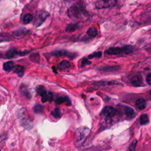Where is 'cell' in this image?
<instances>
[{"instance_id":"1","label":"cell","mask_w":151,"mask_h":151,"mask_svg":"<svg viewBox=\"0 0 151 151\" xmlns=\"http://www.w3.org/2000/svg\"><path fill=\"white\" fill-rule=\"evenodd\" d=\"M90 133V129L86 127H80L76 131L74 135V144L76 147H80Z\"/></svg>"},{"instance_id":"2","label":"cell","mask_w":151,"mask_h":151,"mask_svg":"<svg viewBox=\"0 0 151 151\" xmlns=\"http://www.w3.org/2000/svg\"><path fill=\"white\" fill-rule=\"evenodd\" d=\"M68 15L70 18L76 19H83L87 16L86 11L77 5L71 6L68 10Z\"/></svg>"},{"instance_id":"3","label":"cell","mask_w":151,"mask_h":151,"mask_svg":"<svg viewBox=\"0 0 151 151\" xmlns=\"http://www.w3.org/2000/svg\"><path fill=\"white\" fill-rule=\"evenodd\" d=\"M116 4V0H96L95 5L99 9L107 8L114 6Z\"/></svg>"},{"instance_id":"4","label":"cell","mask_w":151,"mask_h":151,"mask_svg":"<svg viewBox=\"0 0 151 151\" xmlns=\"http://www.w3.org/2000/svg\"><path fill=\"white\" fill-rule=\"evenodd\" d=\"M48 15H49L48 13L46 11H41L38 12L35 19L36 26L40 25L45 20V19L48 16Z\"/></svg>"},{"instance_id":"5","label":"cell","mask_w":151,"mask_h":151,"mask_svg":"<svg viewBox=\"0 0 151 151\" xmlns=\"http://www.w3.org/2000/svg\"><path fill=\"white\" fill-rule=\"evenodd\" d=\"M103 113L107 117H111L115 115L116 110L113 107L107 106L104 108L103 110Z\"/></svg>"},{"instance_id":"6","label":"cell","mask_w":151,"mask_h":151,"mask_svg":"<svg viewBox=\"0 0 151 151\" xmlns=\"http://www.w3.org/2000/svg\"><path fill=\"white\" fill-rule=\"evenodd\" d=\"M130 83L132 85H133L136 87L141 86L143 83L142 76H139V75L133 76L130 79Z\"/></svg>"},{"instance_id":"7","label":"cell","mask_w":151,"mask_h":151,"mask_svg":"<svg viewBox=\"0 0 151 151\" xmlns=\"http://www.w3.org/2000/svg\"><path fill=\"white\" fill-rule=\"evenodd\" d=\"M105 52L109 55H118L122 53V48L119 47H111L106 50Z\"/></svg>"},{"instance_id":"8","label":"cell","mask_w":151,"mask_h":151,"mask_svg":"<svg viewBox=\"0 0 151 151\" xmlns=\"http://www.w3.org/2000/svg\"><path fill=\"white\" fill-rule=\"evenodd\" d=\"M70 63L68 61L64 60L59 63V64L58 65V68L60 70H65L70 68Z\"/></svg>"},{"instance_id":"9","label":"cell","mask_w":151,"mask_h":151,"mask_svg":"<svg viewBox=\"0 0 151 151\" xmlns=\"http://www.w3.org/2000/svg\"><path fill=\"white\" fill-rule=\"evenodd\" d=\"M136 107L139 109V110H143L146 107V101L143 99H139L136 100L135 102Z\"/></svg>"},{"instance_id":"10","label":"cell","mask_w":151,"mask_h":151,"mask_svg":"<svg viewBox=\"0 0 151 151\" xmlns=\"http://www.w3.org/2000/svg\"><path fill=\"white\" fill-rule=\"evenodd\" d=\"M52 54L55 56H68L69 52L65 50H56L52 52Z\"/></svg>"},{"instance_id":"11","label":"cell","mask_w":151,"mask_h":151,"mask_svg":"<svg viewBox=\"0 0 151 151\" xmlns=\"http://www.w3.org/2000/svg\"><path fill=\"white\" fill-rule=\"evenodd\" d=\"M55 101L57 104H61L63 103H65L67 105L71 104V101L67 97H60L57 98L55 100Z\"/></svg>"},{"instance_id":"12","label":"cell","mask_w":151,"mask_h":151,"mask_svg":"<svg viewBox=\"0 0 151 151\" xmlns=\"http://www.w3.org/2000/svg\"><path fill=\"white\" fill-rule=\"evenodd\" d=\"M13 70H14V72L15 73L17 74L18 76H19V77H22L23 76V74H24V67L21 65H17L14 67Z\"/></svg>"},{"instance_id":"13","label":"cell","mask_w":151,"mask_h":151,"mask_svg":"<svg viewBox=\"0 0 151 151\" xmlns=\"http://www.w3.org/2000/svg\"><path fill=\"white\" fill-rule=\"evenodd\" d=\"M18 54V52L15 49H11L8 50L6 52V57L7 58H12L15 57Z\"/></svg>"},{"instance_id":"14","label":"cell","mask_w":151,"mask_h":151,"mask_svg":"<svg viewBox=\"0 0 151 151\" xmlns=\"http://www.w3.org/2000/svg\"><path fill=\"white\" fill-rule=\"evenodd\" d=\"M14 67V63L12 61H8L4 64L3 68L6 71H10L13 69Z\"/></svg>"},{"instance_id":"15","label":"cell","mask_w":151,"mask_h":151,"mask_svg":"<svg viewBox=\"0 0 151 151\" xmlns=\"http://www.w3.org/2000/svg\"><path fill=\"white\" fill-rule=\"evenodd\" d=\"M37 93L40 96H41L42 97H44L46 94H47V91L44 88V86H39L37 87V90H36Z\"/></svg>"},{"instance_id":"16","label":"cell","mask_w":151,"mask_h":151,"mask_svg":"<svg viewBox=\"0 0 151 151\" xmlns=\"http://www.w3.org/2000/svg\"><path fill=\"white\" fill-rule=\"evenodd\" d=\"M139 121H140V124L141 125H145V124H147L149 122V117H148L147 115L146 114L141 115L139 118Z\"/></svg>"},{"instance_id":"17","label":"cell","mask_w":151,"mask_h":151,"mask_svg":"<svg viewBox=\"0 0 151 151\" xmlns=\"http://www.w3.org/2000/svg\"><path fill=\"white\" fill-rule=\"evenodd\" d=\"M32 15L31 14H25L22 19V22L24 24H27L30 23L32 20Z\"/></svg>"},{"instance_id":"18","label":"cell","mask_w":151,"mask_h":151,"mask_svg":"<svg viewBox=\"0 0 151 151\" xmlns=\"http://www.w3.org/2000/svg\"><path fill=\"white\" fill-rule=\"evenodd\" d=\"M133 48L131 45H126L122 47V53H124L125 54H128L133 52Z\"/></svg>"},{"instance_id":"19","label":"cell","mask_w":151,"mask_h":151,"mask_svg":"<svg viewBox=\"0 0 151 151\" xmlns=\"http://www.w3.org/2000/svg\"><path fill=\"white\" fill-rule=\"evenodd\" d=\"M87 34L90 37H96L97 34V30L95 27H90L87 31Z\"/></svg>"},{"instance_id":"20","label":"cell","mask_w":151,"mask_h":151,"mask_svg":"<svg viewBox=\"0 0 151 151\" xmlns=\"http://www.w3.org/2000/svg\"><path fill=\"white\" fill-rule=\"evenodd\" d=\"M117 68H119V67H114V66L109 67V66H106V67H100L99 68V70H101V71H111L116 70Z\"/></svg>"},{"instance_id":"21","label":"cell","mask_w":151,"mask_h":151,"mask_svg":"<svg viewBox=\"0 0 151 151\" xmlns=\"http://www.w3.org/2000/svg\"><path fill=\"white\" fill-rule=\"evenodd\" d=\"M51 114L55 118H60L61 116L60 110L58 108H55L52 112Z\"/></svg>"},{"instance_id":"22","label":"cell","mask_w":151,"mask_h":151,"mask_svg":"<svg viewBox=\"0 0 151 151\" xmlns=\"http://www.w3.org/2000/svg\"><path fill=\"white\" fill-rule=\"evenodd\" d=\"M78 28V26L77 24H69L67 28H66V31L67 32H73L74 31H75L77 28Z\"/></svg>"},{"instance_id":"23","label":"cell","mask_w":151,"mask_h":151,"mask_svg":"<svg viewBox=\"0 0 151 151\" xmlns=\"http://www.w3.org/2000/svg\"><path fill=\"white\" fill-rule=\"evenodd\" d=\"M25 33V31L23 29H18L15 32H14L13 35L14 36H15L17 38H19V37H21L22 36H23V35Z\"/></svg>"},{"instance_id":"24","label":"cell","mask_w":151,"mask_h":151,"mask_svg":"<svg viewBox=\"0 0 151 151\" xmlns=\"http://www.w3.org/2000/svg\"><path fill=\"white\" fill-rule=\"evenodd\" d=\"M124 112H125V114L128 116H131L134 114L133 109L129 107H125Z\"/></svg>"},{"instance_id":"25","label":"cell","mask_w":151,"mask_h":151,"mask_svg":"<svg viewBox=\"0 0 151 151\" xmlns=\"http://www.w3.org/2000/svg\"><path fill=\"white\" fill-rule=\"evenodd\" d=\"M29 58L33 62H38L40 60V55L38 54L35 53L31 55L29 57Z\"/></svg>"},{"instance_id":"26","label":"cell","mask_w":151,"mask_h":151,"mask_svg":"<svg viewBox=\"0 0 151 151\" xmlns=\"http://www.w3.org/2000/svg\"><path fill=\"white\" fill-rule=\"evenodd\" d=\"M43 110V107L41 105H36L34 107V111L35 113H40Z\"/></svg>"},{"instance_id":"27","label":"cell","mask_w":151,"mask_h":151,"mask_svg":"<svg viewBox=\"0 0 151 151\" xmlns=\"http://www.w3.org/2000/svg\"><path fill=\"white\" fill-rule=\"evenodd\" d=\"M101 56V51H98V52H95L92 54H90L88 56V58H94V57H98L100 58Z\"/></svg>"},{"instance_id":"28","label":"cell","mask_w":151,"mask_h":151,"mask_svg":"<svg viewBox=\"0 0 151 151\" xmlns=\"http://www.w3.org/2000/svg\"><path fill=\"white\" fill-rule=\"evenodd\" d=\"M21 93L25 95L27 97H30V94L29 93V91L27 90V89H26L25 87H24L22 89H21Z\"/></svg>"},{"instance_id":"29","label":"cell","mask_w":151,"mask_h":151,"mask_svg":"<svg viewBox=\"0 0 151 151\" xmlns=\"http://www.w3.org/2000/svg\"><path fill=\"white\" fill-rule=\"evenodd\" d=\"M136 144H137V140H134L132 142V144L130 145V147H129V150H134L135 149Z\"/></svg>"},{"instance_id":"30","label":"cell","mask_w":151,"mask_h":151,"mask_svg":"<svg viewBox=\"0 0 151 151\" xmlns=\"http://www.w3.org/2000/svg\"><path fill=\"white\" fill-rule=\"evenodd\" d=\"M146 81L149 85H151V73L147 74L146 77Z\"/></svg>"},{"instance_id":"31","label":"cell","mask_w":151,"mask_h":151,"mask_svg":"<svg viewBox=\"0 0 151 151\" xmlns=\"http://www.w3.org/2000/svg\"><path fill=\"white\" fill-rule=\"evenodd\" d=\"M91 64V62L88 61L87 59L86 58H83V60H82V63H81V66H84V65H88V64Z\"/></svg>"},{"instance_id":"32","label":"cell","mask_w":151,"mask_h":151,"mask_svg":"<svg viewBox=\"0 0 151 151\" xmlns=\"http://www.w3.org/2000/svg\"><path fill=\"white\" fill-rule=\"evenodd\" d=\"M47 95H48V100L49 101H51L53 100V94L51 92H48Z\"/></svg>"},{"instance_id":"33","label":"cell","mask_w":151,"mask_h":151,"mask_svg":"<svg viewBox=\"0 0 151 151\" xmlns=\"http://www.w3.org/2000/svg\"><path fill=\"white\" fill-rule=\"evenodd\" d=\"M29 51H21L19 52V53H18V54H19L20 55H26L27 53H28Z\"/></svg>"},{"instance_id":"34","label":"cell","mask_w":151,"mask_h":151,"mask_svg":"<svg viewBox=\"0 0 151 151\" xmlns=\"http://www.w3.org/2000/svg\"><path fill=\"white\" fill-rule=\"evenodd\" d=\"M150 95H151V90H150Z\"/></svg>"}]
</instances>
